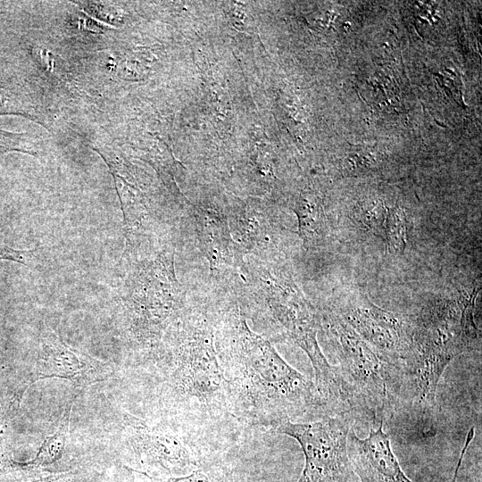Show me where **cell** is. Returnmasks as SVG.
I'll return each instance as SVG.
<instances>
[{
    "label": "cell",
    "mask_w": 482,
    "mask_h": 482,
    "mask_svg": "<svg viewBox=\"0 0 482 482\" xmlns=\"http://www.w3.org/2000/svg\"><path fill=\"white\" fill-rule=\"evenodd\" d=\"M214 328L236 418L273 429L331 414L315 384L249 328L239 305L214 313Z\"/></svg>",
    "instance_id": "1"
},
{
    "label": "cell",
    "mask_w": 482,
    "mask_h": 482,
    "mask_svg": "<svg viewBox=\"0 0 482 482\" xmlns=\"http://www.w3.org/2000/svg\"><path fill=\"white\" fill-rule=\"evenodd\" d=\"M162 408L192 426L235 417L229 385L215 347L214 313L187 304L159 347Z\"/></svg>",
    "instance_id": "2"
},
{
    "label": "cell",
    "mask_w": 482,
    "mask_h": 482,
    "mask_svg": "<svg viewBox=\"0 0 482 482\" xmlns=\"http://www.w3.org/2000/svg\"><path fill=\"white\" fill-rule=\"evenodd\" d=\"M244 295L262 305L278 337L290 340L310 359L315 386L327 408L343 410L342 390L336 366L329 364L318 343L320 314L303 295L287 267L278 259L245 256L237 270Z\"/></svg>",
    "instance_id": "3"
},
{
    "label": "cell",
    "mask_w": 482,
    "mask_h": 482,
    "mask_svg": "<svg viewBox=\"0 0 482 482\" xmlns=\"http://www.w3.org/2000/svg\"><path fill=\"white\" fill-rule=\"evenodd\" d=\"M175 249L164 247L134 265L121 292V310L128 337L144 350H158L170 326L187 304L177 278Z\"/></svg>",
    "instance_id": "4"
},
{
    "label": "cell",
    "mask_w": 482,
    "mask_h": 482,
    "mask_svg": "<svg viewBox=\"0 0 482 482\" xmlns=\"http://www.w3.org/2000/svg\"><path fill=\"white\" fill-rule=\"evenodd\" d=\"M320 314V328L339 361L336 367L345 414L353 422L361 420L374 428L384 421L387 412L394 372L337 313L328 309Z\"/></svg>",
    "instance_id": "5"
},
{
    "label": "cell",
    "mask_w": 482,
    "mask_h": 482,
    "mask_svg": "<svg viewBox=\"0 0 482 482\" xmlns=\"http://www.w3.org/2000/svg\"><path fill=\"white\" fill-rule=\"evenodd\" d=\"M353 422L342 415L325 414L298 422H284L273 430L298 442L304 467L297 482H358L347 453Z\"/></svg>",
    "instance_id": "6"
},
{
    "label": "cell",
    "mask_w": 482,
    "mask_h": 482,
    "mask_svg": "<svg viewBox=\"0 0 482 482\" xmlns=\"http://www.w3.org/2000/svg\"><path fill=\"white\" fill-rule=\"evenodd\" d=\"M330 310L392 369L395 384L398 386L411 353L412 320L377 306L366 296L350 300L337 309Z\"/></svg>",
    "instance_id": "7"
},
{
    "label": "cell",
    "mask_w": 482,
    "mask_h": 482,
    "mask_svg": "<svg viewBox=\"0 0 482 482\" xmlns=\"http://www.w3.org/2000/svg\"><path fill=\"white\" fill-rule=\"evenodd\" d=\"M123 422L125 441L141 466L170 475H185L199 466L183 436L152 426L129 413L123 415Z\"/></svg>",
    "instance_id": "8"
},
{
    "label": "cell",
    "mask_w": 482,
    "mask_h": 482,
    "mask_svg": "<svg viewBox=\"0 0 482 482\" xmlns=\"http://www.w3.org/2000/svg\"><path fill=\"white\" fill-rule=\"evenodd\" d=\"M198 245L209 262L210 278L220 287L234 280L245 257L232 238L227 212L212 204L191 205Z\"/></svg>",
    "instance_id": "9"
},
{
    "label": "cell",
    "mask_w": 482,
    "mask_h": 482,
    "mask_svg": "<svg viewBox=\"0 0 482 482\" xmlns=\"http://www.w3.org/2000/svg\"><path fill=\"white\" fill-rule=\"evenodd\" d=\"M113 373L111 363L70 346L54 332L47 330L42 335L33 381L49 378H64L84 389L110 378Z\"/></svg>",
    "instance_id": "10"
},
{
    "label": "cell",
    "mask_w": 482,
    "mask_h": 482,
    "mask_svg": "<svg viewBox=\"0 0 482 482\" xmlns=\"http://www.w3.org/2000/svg\"><path fill=\"white\" fill-rule=\"evenodd\" d=\"M226 212L232 238L244 256L278 259L283 229L268 205L262 202L238 201Z\"/></svg>",
    "instance_id": "11"
},
{
    "label": "cell",
    "mask_w": 482,
    "mask_h": 482,
    "mask_svg": "<svg viewBox=\"0 0 482 482\" xmlns=\"http://www.w3.org/2000/svg\"><path fill=\"white\" fill-rule=\"evenodd\" d=\"M347 453L358 482H412L395 455L384 421L370 427L369 436H357L353 427L347 436Z\"/></svg>",
    "instance_id": "12"
},
{
    "label": "cell",
    "mask_w": 482,
    "mask_h": 482,
    "mask_svg": "<svg viewBox=\"0 0 482 482\" xmlns=\"http://www.w3.org/2000/svg\"><path fill=\"white\" fill-rule=\"evenodd\" d=\"M298 221V235L306 249L325 244L328 234V219L320 199L312 193L299 194L291 204Z\"/></svg>",
    "instance_id": "13"
},
{
    "label": "cell",
    "mask_w": 482,
    "mask_h": 482,
    "mask_svg": "<svg viewBox=\"0 0 482 482\" xmlns=\"http://www.w3.org/2000/svg\"><path fill=\"white\" fill-rule=\"evenodd\" d=\"M78 395L64 410L58 428L55 432L45 438L38 448L35 457L26 462L21 463L24 468L40 469L57 462L62 457L70 429L72 407Z\"/></svg>",
    "instance_id": "14"
},
{
    "label": "cell",
    "mask_w": 482,
    "mask_h": 482,
    "mask_svg": "<svg viewBox=\"0 0 482 482\" xmlns=\"http://www.w3.org/2000/svg\"><path fill=\"white\" fill-rule=\"evenodd\" d=\"M407 218L404 209L395 205L388 209L385 225L384 241L392 254H403L408 237Z\"/></svg>",
    "instance_id": "15"
},
{
    "label": "cell",
    "mask_w": 482,
    "mask_h": 482,
    "mask_svg": "<svg viewBox=\"0 0 482 482\" xmlns=\"http://www.w3.org/2000/svg\"><path fill=\"white\" fill-rule=\"evenodd\" d=\"M388 209L379 200L367 201L359 205L355 217L373 235L384 240Z\"/></svg>",
    "instance_id": "16"
},
{
    "label": "cell",
    "mask_w": 482,
    "mask_h": 482,
    "mask_svg": "<svg viewBox=\"0 0 482 482\" xmlns=\"http://www.w3.org/2000/svg\"><path fill=\"white\" fill-rule=\"evenodd\" d=\"M9 151H20L36 155L34 144L28 141L24 134H14L0 130V154Z\"/></svg>",
    "instance_id": "17"
},
{
    "label": "cell",
    "mask_w": 482,
    "mask_h": 482,
    "mask_svg": "<svg viewBox=\"0 0 482 482\" xmlns=\"http://www.w3.org/2000/svg\"><path fill=\"white\" fill-rule=\"evenodd\" d=\"M34 258L33 251L15 250L0 245V260H9L28 265Z\"/></svg>",
    "instance_id": "18"
},
{
    "label": "cell",
    "mask_w": 482,
    "mask_h": 482,
    "mask_svg": "<svg viewBox=\"0 0 482 482\" xmlns=\"http://www.w3.org/2000/svg\"><path fill=\"white\" fill-rule=\"evenodd\" d=\"M162 482H214V479L205 469L198 466L187 474L170 477Z\"/></svg>",
    "instance_id": "19"
},
{
    "label": "cell",
    "mask_w": 482,
    "mask_h": 482,
    "mask_svg": "<svg viewBox=\"0 0 482 482\" xmlns=\"http://www.w3.org/2000/svg\"><path fill=\"white\" fill-rule=\"evenodd\" d=\"M22 482H81V481L79 478H77L75 476L65 473V474L52 475V476L36 479V480H28V481H22Z\"/></svg>",
    "instance_id": "20"
},
{
    "label": "cell",
    "mask_w": 482,
    "mask_h": 482,
    "mask_svg": "<svg viewBox=\"0 0 482 482\" xmlns=\"http://www.w3.org/2000/svg\"><path fill=\"white\" fill-rule=\"evenodd\" d=\"M0 426H1V423H0Z\"/></svg>",
    "instance_id": "21"
}]
</instances>
